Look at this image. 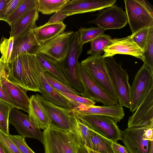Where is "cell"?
I'll list each match as a JSON object with an SVG mask.
<instances>
[{
	"label": "cell",
	"mask_w": 153,
	"mask_h": 153,
	"mask_svg": "<svg viewBox=\"0 0 153 153\" xmlns=\"http://www.w3.org/2000/svg\"><path fill=\"white\" fill-rule=\"evenodd\" d=\"M45 71L36 55L24 54L7 64L6 75L10 81L27 91L41 93V74Z\"/></svg>",
	"instance_id": "cell-1"
},
{
	"label": "cell",
	"mask_w": 153,
	"mask_h": 153,
	"mask_svg": "<svg viewBox=\"0 0 153 153\" xmlns=\"http://www.w3.org/2000/svg\"><path fill=\"white\" fill-rule=\"evenodd\" d=\"M45 153H76L79 143L72 131L50 126L43 132Z\"/></svg>",
	"instance_id": "cell-2"
},
{
	"label": "cell",
	"mask_w": 153,
	"mask_h": 153,
	"mask_svg": "<svg viewBox=\"0 0 153 153\" xmlns=\"http://www.w3.org/2000/svg\"><path fill=\"white\" fill-rule=\"evenodd\" d=\"M80 62L91 78L118 104L108 67L102 56L91 55Z\"/></svg>",
	"instance_id": "cell-3"
},
{
	"label": "cell",
	"mask_w": 153,
	"mask_h": 153,
	"mask_svg": "<svg viewBox=\"0 0 153 153\" xmlns=\"http://www.w3.org/2000/svg\"><path fill=\"white\" fill-rule=\"evenodd\" d=\"M83 46L78 31L74 32L71 38L67 54L64 59L59 62L70 86L80 93H82L84 90L77 78L76 71L78 58L82 52Z\"/></svg>",
	"instance_id": "cell-4"
},
{
	"label": "cell",
	"mask_w": 153,
	"mask_h": 153,
	"mask_svg": "<svg viewBox=\"0 0 153 153\" xmlns=\"http://www.w3.org/2000/svg\"><path fill=\"white\" fill-rule=\"evenodd\" d=\"M117 98L119 104L130 109L131 88L128 75L126 69L122 67L120 62L117 63L113 57L105 58Z\"/></svg>",
	"instance_id": "cell-5"
},
{
	"label": "cell",
	"mask_w": 153,
	"mask_h": 153,
	"mask_svg": "<svg viewBox=\"0 0 153 153\" xmlns=\"http://www.w3.org/2000/svg\"><path fill=\"white\" fill-rule=\"evenodd\" d=\"M76 74L84 90L82 93H80L82 97L95 102H101L104 105L117 104L91 78L84 70L80 62H78Z\"/></svg>",
	"instance_id": "cell-6"
},
{
	"label": "cell",
	"mask_w": 153,
	"mask_h": 153,
	"mask_svg": "<svg viewBox=\"0 0 153 153\" xmlns=\"http://www.w3.org/2000/svg\"><path fill=\"white\" fill-rule=\"evenodd\" d=\"M153 88V73L143 63L138 71L131 88L130 111L133 113Z\"/></svg>",
	"instance_id": "cell-7"
},
{
	"label": "cell",
	"mask_w": 153,
	"mask_h": 153,
	"mask_svg": "<svg viewBox=\"0 0 153 153\" xmlns=\"http://www.w3.org/2000/svg\"><path fill=\"white\" fill-rule=\"evenodd\" d=\"M81 119L91 130L113 142L122 140L121 131L117 123L109 117L90 115L84 116Z\"/></svg>",
	"instance_id": "cell-8"
},
{
	"label": "cell",
	"mask_w": 153,
	"mask_h": 153,
	"mask_svg": "<svg viewBox=\"0 0 153 153\" xmlns=\"http://www.w3.org/2000/svg\"><path fill=\"white\" fill-rule=\"evenodd\" d=\"M124 1L132 34L153 25V16L139 0H124Z\"/></svg>",
	"instance_id": "cell-9"
},
{
	"label": "cell",
	"mask_w": 153,
	"mask_h": 153,
	"mask_svg": "<svg viewBox=\"0 0 153 153\" xmlns=\"http://www.w3.org/2000/svg\"><path fill=\"white\" fill-rule=\"evenodd\" d=\"M96 18L88 23L95 24L105 30L121 29L128 23L126 11L117 5H113L99 11Z\"/></svg>",
	"instance_id": "cell-10"
},
{
	"label": "cell",
	"mask_w": 153,
	"mask_h": 153,
	"mask_svg": "<svg viewBox=\"0 0 153 153\" xmlns=\"http://www.w3.org/2000/svg\"><path fill=\"white\" fill-rule=\"evenodd\" d=\"M74 32H63L40 44L37 53L45 54L61 62L67 54L71 38Z\"/></svg>",
	"instance_id": "cell-11"
},
{
	"label": "cell",
	"mask_w": 153,
	"mask_h": 153,
	"mask_svg": "<svg viewBox=\"0 0 153 153\" xmlns=\"http://www.w3.org/2000/svg\"><path fill=\"white\" fill-rule=\"evenodd\" d=\"M136 110L129 117L128 128H153V88Z\"/></svg>",
	"instance_id": "cell-12"
},
{
	"label": "cell",
	"mask_w": 153,
	"mask_h": 153,
	"mask_svg": "<svg viewBox=\"0 0 153 153\" xmlns=\"http://www.w3.org/2000/svg\"><path fill=\"white\" fill-rule=\"evenodd\" d=\"M9 123L15 128L19 135L24 137L37 139L43 143V134L40 129L36 128L29 115L20 109L12 107L10 111Z\"/></svg>",
	"instance_id": "cell-13"
},
{
	"label": "cell",
	"mask_w": 153,
	"mask_h": 153,
	"mask_svg": "<svg viewBox=\"0 0 153 153\" xmlns=\"http://www.w3.org/2000/svg\"><path fill=\"white\" fill-rule=\"evenodd\" d=\"M147 128H127L121 131L123 143L130 153H153V141L143 138Z\"/></svg>",
	"instance_id": "cell-14"
},
{
	"label": "cell",
	"mask_w": 153,
	"mask_h": 153,
	"mask_svg": "<svg viewBox=\"0 0 153 153\" xmlns=\"http://www.w3.org/2000/svg\"><path fill=\"white\" fill-rule=\"evenodd\" d=\"M104 53L102 56L104 58L113 57L117 54H123L132 56L144 62L142 50L131 36L121 39H112L104 49Z\"/></svg>",
	"instance_id": "cell-15"
},
{
	"label": "cell",
	"mask_w": 153,
	"mask_h": 153,
	"mask_svg": "<svg viewBox=\"0 0 153 153\" xmlns=\"http://www.w3.org/2000/svg\"><path fill=\"white\" fill-rule=\"evenodd\" d=\"M70 113L79 118L90 115L108 116L113 119L117 123L123 119L125 115L123 107L118 104L112 105L103 106L81 105L71 109Z\"/></svg>",
	"instance_id": "cell-16"
},
{
	"label": "cell",
	"mask_w": 153,
	"mask_h": 153,
	"mask_svg": "<svg viewBox=\"0 0 153 153\" xmlns=\"http://www.w3.org/2000/svg\"><path fill=\"white\" fill-rule=\"evenodd\" d=\"M116 0H69L60 11L67 16L93 12L114 5Z\"/></svg>",
	"instance_id": "cell-17"
},
{
	"label": "cell",
	"mask_w": 153,
	"mask_h": 153,
	"mask_svg": "<svg viewBox=\"0 0 153 153\" xmlns=\"http://www.w3.org/2000/svg\"><path fill=\"white\" fill-rule=\"evenodd\" d=\"M36 95L48 114L50 120L49 126L63 130L71 131L69 119L71 109L56 106L45 100L38 94Z\"/></svg>",
	"instance_id": "cell-18"
},
{
	"label": "cell",
	"mask_w": 153,
	"mask_h": 153,
	"mask_svg": "<svg viewBox=\"0 0 153 153\" xmlns=\"http://www.w3.org/2000/svg\"><path fill=\"white\" fill-rule=\"evenodd\" d=\"M40 47L33 30L14 39L11 61L18 56L24 54L36 55ZM10 61V62H11Z\"/></svg>",
	"instance_id": "cell-19"
},
{
	"label": "cell",
	"mask_w": 153,
	"mask_h": 153,
	"mask_svg": "<svg viewBox=\"0 0 153 153\" xmlns=\"http://www.w3.org/2000/svg\"><path fill=\"white\" fill-rule=\"evenodd\" d=\"M28 108L29 118L36 127L44 130L47 128L50 123L48 114L36 95L30 97Z\"/></svg>",
	"instance_id": "cell-20"
},
{
	"label": "cell",
	"mask_w": 153,
	"mask_h": 153,
	"mask_svg": "<svg viewBox=\"0 0 153 153\" xmlns=\"http://www.w3.org/2000/svg\"><path fill=\"white\" fill-rule=\"evenodd\" d=\"M39 17L36 7L33 8L11 25L10 36L16 39L36 28V21Z\"/></svg>",
	"instance_id": "cell-21"
},
{
	"label": "cell",
	"mask_w": 153,
	"mask_h": 153,
	"mask_svg": "<svg viewBox=\"0 0 153 153\" xmlns=\"http://www.w3.org/2000/svg\"><path fill=\"white\" fill-rule=\"evenodd\" d=\"M40 83V95L45 100L58 106L71 109L74 108L70 102L50 85L44 76L43 71L41 74Z\"/></svg>",
	"instance_id": "cell-22"
},
{
	"label": "cell",
	"mask_w": 153,
	"mask_h": 153,
	"mask_svg": "<svg viewBox=\"0 0 153 153\" xmlns=\"http://www.w3.org/2000/svg\"><path fill=\"white\" fill-rule=\"evenodd\" d=\"M66 27L63 22L47 23L33 30L38 43L40 45L64 32Z\"/></svg>",
	"instance_id": "cell-23"
},
{
	"label": "cell",
	"mask_w": 153,
	"mask_h": 153,
	"mask_svg": "<svg viewBox=\"0 0 153 153\" xmlns=\"http://www.w3.org/2000/svg\"><path fill=\"white\" fill-rule=\"evenodd\" d=\"M71 131L76 134L79 146H84L92 150L89 134V128L80 119L71 114L69 116Z\"/></svg>",
	"instance_id": "cell-24"
},
{
	"label": "cell",
	"mask_w": 153,
	"mask_h": 153,
	"mask_svg": "<svg viewBox=\"0 0 153 153\" xmlns=\"http://www.w3.org/2000/svg\"><path fill=\"white\" fill-rule=\"evenodd\" d=\"M36 56L44 70L66 85L70 84L64 74L59 62L45 54L38 53Z\"/></svg>",
	"instance_id": "cell-25"
},
{
	"label": "cell",
	"mask_w": 153,
	"mask_h": 153,
	"mask_svg": "<svg viewBox=\"0 0 153 153\" xmlns=\"http://www.w3.org/2000/svg\"><path fill=\"white\" fill-rule=\"evenodd\" d=\"M2 86L10 97L19 104L29 108V99L27 95V91L10 81L7 75L1 79Z\"/></svg>",
	"instance_id": "cell-26"
},
{
	"label": "cell",
	"mask_w": 153,
	"mask_h": 153,
	"mask_svg": "<svg viewBox=\"0 0 153 153\" xmlns=\"http://www.w3.org/2000/svg\"><path fill=\"white\" fill-rule=\"evenodd\" d=\"M89 134L93 151L98 153H114L113 142L89 128Z\"/></svg>",
	"instance_id": "cell-27"
},
{
	"label": "cell",
	"mask_w": 153,
	"mask_h": 153,
	"mask_svg": "<svg viewBox=\"0 0 153 153\" xmlns=\"http://www.w3.org/2000/svg\"><path fill=\"white\" fill-rule=\"evenodd\" d=\"M69 0H37L39 12L44 14L56 13L62 8Z\"/></svg>",
	"instance_id": "cell-28"
},
{
	"label": "cell",
	"mask_w": 153,
	"mask_h": 153,
	"mask_svg": "<svg viewBox=\"0 0 153 153\" xmlns=\"http://www.w3.org/2000/svg\"><path fill=\"white\" fill-rule=\"evenodd\" d=\"M37 5V0H23L6 22L10 26Z\"/></svg>",
	"instance_id": "cell-29"
},
{
	"label": "cell",
	"mask_w": 153,
	"mask_h": 153,
	"mask_svg": "<svg viewBox=\"0 0 153 153\" xmlns=\"http://www.w3.org/2000/svg\"><path fill=\"white\" fill-rule=\"evenodd\" d=\"M111 39L109 35L104 33L98 36L90 42V49L87 51V54L101 55Z\"/></svg>",
	"instance_id": "cell-30"
},
{
	"label": "cell",
	"mask_w": 153,
	"mask_h": 153,
	"mask_svg": "<svg viewBox=\"0 0 153 153\" xmlns=\"http://www.w3.org/2000/svg\"><path fill=\"white\" fill-rule=\"evenodd\" d=\"M44 76L48 82L55 90L77 95L80 93L75 89L63 83L47 71H43Z\"/></svg>",
	"instance_id": "cell-31"
},
{
	"label": "cell",
	"mask_w": 153,
	"mask_h": 153,
	"mask_svg": "<svg viewBox=\"0 0 153 153\" xmlns=\"http://www.w3.org/2000/svg\"><path fill=\"white\" fill-rule=\"evenodd\" d=\"M105 30L100 27H93L88 28L81 27L78 30L81 43L84 44L90 42L96 37L104 33Z\"/></svg>",
	"instance_id": "cell-32"
},
{
	"label": "cell",
	"mask_w": 153,
	"mask_h": 153,
	"mask_svg": "<svg viewBox=\"0 0 153 153\" xmlns=\"http://www.w3.org/2000/svg\"><path fill=\"white\" fill-rule=\"evenodd\" d=\"M14 42V38L12 36H10L9 39L2 36L1 39L0 51L1 54V58L6 63L8 64L10 62Z\"/></svg>",
	"instance_id": "cell-33"
},
{
	"label": "cell",
	"mask_w": 153,
	"mask_h": 153,
	"mask_svg": "<svg viewBox=\"0 0 153 153\" xmlns=\"http://www.w3.org/2000/svg\"><path fill=\"white\" fill-rule=\"evenodd\" d=\"M9 104L0 100V129L5 134H9V116L11 108Z\"/></svg>",
	"instance_id": "cell-34"
},
{
	"label": "cell",
	"mask_w": 153,
	"mask_h": 153,
	"mask_svg": "<svg viewBox=\"0 0 153 153\" xmlns=\"http://www.w3.org/2000/svg\"><path fill=\"white\" fill-rule=\"evenodd\" d=\"M143 54L144 63L153 73V25L150 27L148 41Z\"/></svg>",
	"instance_id": "cell-35"
},
{
	"label": "cell",
	"mask_w": 153,
	"mask_h": 153,
	"mask_svg": "<svg viewBox=\"0 0 153 153\" xmlns=\"http://www.w3.org/2000/svg\"><path fill=\"white\" fill-rule=\"evenodd\" d=\"M55 90L70 102L74 108L81 105L88 106L94 105L96 103V102L91 100L79 96Z\"/></svg>",
	"instance_id": "cell-36"
},
{
	"label": "cell",
	"mask_w": 153,
	"mask_h": 153,
	"mask_svg": "<svg viewBox=\"0 0 153 153\" xmlns=\"http://www.w3.org/2000/svg\"><path fill=\"white\" fill-rule=\"evenodd\" d=\"M149 28L150 27L143 28L131 35L132 39L142 50L143 53L148 41Z\"/></svg>",
	"instance_id": "cell-37"
},
{
	"label": "cell",
	"mask_w": 153,
	"mask_h": 153,
	"mask_svg": "<svg viewBox=\"0 0 153 153\" xmlns=\"http://www.w3.org/2000/svg\"><path fill=\"white\" fill-rule=\"evenodd\" d=\"M8 135L21 153H35L27 145L25 137L19 135Z\"/></svg>",
	"instance_id": "cell-38"
},
{
	"label": "cell",
	"mask_w": 153,
	"mask_h": 153,
	"mask_svg": "<svg viewBox=\"0 0 153 153\" xmlns=\"http://www.w3.org/2000/svg\"><path fill=\"white\" fill-rule=\"evenodd\" d=\"M1 79H0V100L9 104L13 107L21 109L28 113L29 108L20 105L10 97L6 91L2 86Z\"/></svg>",
	"instance_id": "cell-39"
},
{
	"label": "cell",
	"mask_w": 153,
	"mask_h": 153,
	"mask_svg": "<svg viewBox=\"0 0 153 153\" xmlns=\"http://www.w3.org/2000/svg\"><path fill=\"white\" fill-rule=\"evenodd\" d=\"M23 0H10L2 12L0 20L6 22L7 18L14 11Z\"/></svg>",
	"instance_id": "cell-40"
},
{
	"label": "cell",
	"mask_w": 153,
	"mask_h": 153,
	"mask_svg": "<svg viewBox=\"0 0 153 153\" xmlns=\"http://www.w3.org/2000/svg\"><path fill=\"white\" fill-rule=\"evenodd\" d=\"M0 142L9 153H21L8 134L0 129Z\"/></svg>",
	"instance_id": "cell-41"
},
{
	"label": "cell",
	"mask_w": 153,
	"mask_h": 153,
	"mask_svg": "<svg viewBox=\"0 0 153 153\" xmlns=\"http://www.w3.org/2000/svg\"><path fill=\"white\" fill-rule=\"evenodd\" d=\"M67 16L66 14L59 10L51 16L47 23L51 24L63 22L64 19Z\"/></svg>",
	"instance_id": "cell-42"
},
{
	"label": "cell",
	"mask_w": 153,
	"mask_h": 153,
	"mask_svg": "<svg viewBox=\"0 0 153 153\" xmlns=\"http://www.w3.org/2000/svg\"><path fill=\"white\" fill-rule=\"evenodd\" d=\"M112 147L114 153H129L126 147L117 142H113Z\"/></svg>",
	"instance_id": "cell-43"
},
{
	"label": "cell",
	"mask_w": 153,
	"mask_h": 153,
	"mask_svg": "<svg viewBox=\"0 0 153 153\" xmlns=\"http://www.w3.org/2000/svg\"><path fill=\"white\" fill-rule=\"evenodd\" d=\"M7 64L4 63L2 58H0V79L6 75Z\"/></svg>",
	"instance_id": "cell-44"
},
{
	"label": "cell",
	"mask_w": 153,
	"mask_h": 153,
	"mask_svg": "<svg viewBox=\"0 0 153 153\" xmlns=\"http://www.w3.org/2000/svg\"><path fill=\"white\" fill-rule=\"evenodd\" d=\"M153 128L146 129L143 134V138L147 140L153 141Z\"/></svg>",
	"instance_id": "cell-45"
},
{
	"label": "cell",
	"mask_w": 153,
	"mask_h": 153,
	"mask_svg": "<svg viewBox=\"0 0 153 153\" xmlns=\"http://www.w3.org/2000/svg\"><path fill=\"white\" fill-rule=\"evenodd\" d=\"M10 0H0V18L7 4Z\"/></svg>",
	"instance_id": "cell-46"
},
{
	"label": "cell",
	"mask_w": 153,
	"mask_h": 153,
	"mask_svg": "<svg viewBox=\"0 0 153 153\" xmlns=\"http://www.w3.org/2000/svg\"><path fill=\"white\" fill-rule=\"evenodd\" d=\"M142 3L145 7L147 10L149 12L151 15L153 16V11L152 9L150 6L144 0H139Z\"/></svg>",
	"instance_id": "cell-47"
},
{
	"label": "cell",
	"mask_w": 153,
	"mask_h": 153,
	"mask_svg": "<svg viewBox=\"0 0 153 153\" xmlns=\"http://www.w3.org/2000/svg\"><path fill=\"white\" fill-rule=\"evenodd\" d=\"M76 153H89L88 149L84 146H79Z\"/></svg>",
	"instance_id": "cell-48"
},
{
	"label": "cell",
	"mask_w": 153,
	"mask_h": 153,
	"mask_svg": "<svg viewBox=\"0 0 153 153\" xmlns=\"http://www.w3.org/2000/svg\"><path fill=\"white\" fill-rule=\"evenodd\" d=\"M0 153H9L0 142Z\"/></svg>",
	"instance_id": "cell-49"
},
{
	"label": "cell",
	"mask_w": 153,
	"mask_h": 153,
	"mask_svg": "<svg viewBox=\"0 0 153 153\" xmlns=\"http://www.w3.org/2000/svg\"><path fill=\"white\" fill-rule=\"evenodd\" d=\"M88 149V150L89 153H97V152H94V151H93L92 150H91V149Z\"/></svg>",
	"instance_id": "cell-50"
}]
</instances>
